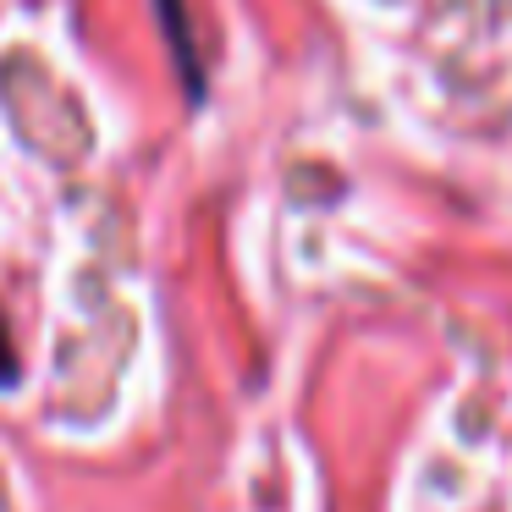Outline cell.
Wrapping results in <instances>:
<instances>
[{"label": "cell", "instance_id": "1", "mask_svg": "<svg viewBox=\"0 0 512 512\" xmlns=\"http://www.w3.org/2000/svg\"><path fill=\"white\" fill-rule=\"evenodd\" d=\"M0 512H12V490H6V479H0Z\"/></svg>", "mask_w": 512, "mask_h": 512}]
</instances>
